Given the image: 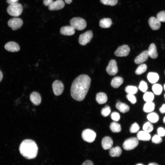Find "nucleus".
<instances>
[{
    "mask_svg": "<svg viewBox=\"0 0 165 165\" xmlns=\"http://www.w3.org/2000/svg\"><path fill=\"white\" fill-rule=\"evenodd\" d=\"M110 128L111 130L114 133L120 132L121 130L120 125L115 122H112L111 123Z\"/></svg>",
    "mask_w": 165,
    "mask_h": 165,
    "instance_id": "28",
    "label": "nucleus"
},
{
    "mask_svg": "<svg viewBox=\"0 0 165 165\" xmlns=\"http://www.w3.org/2000/svg\"><path fill=\"white\" fill-rule=\"evenodd\" d=\"M107 97L106 94L103 92H99L96 96V99L97 102L100 104L105 103L107 101Z\"/></svg>",
    "mask_w": 165,
    "mask_h": 165,
    "instance_id": "23",
    "label": "nucleus"
},
{
    "mask_svg": "<svg viewBox=\"0 0 165 165\" xmlns=\"http://www.w3.org/2000/svg\"><path fill=\"white\" fill-rule=\"evenodd\" d=\"M93 37V33L91 30H88L79 35V42L82 46L86 45L91 41Z\"/></svg>",
    "mask_w": 165,
    "mask_h": 165,
    "instance_id": "7",
    "label": "nucleus"
},
{
    "mask_svg": "<svg viewBox=\"0 0 165 165\" xmlns=\"http://www.w3.org/2000/svg\"><path fill=\"white\" fill-rule=\"evenodd\" d=\"M3 78V74L2 72L0 70V82L1 81Z\"/></svg>",
    "mask_w": 165,
    "mask_h": 165,
    "instance_id": "49",
    "label": "nucleus"
},
{
    "mask_svg": "<svg viewBox=\"0 0 165 165\" xmlns=\"http://www.w3.org/2000/svg\"><path fill=\"white\" fill-rule=\"evenodd\" d=\"M111 109L110 107L108 105H106L103 108L101 112V114L104 117H107L110 114Z\"/></svg>",
    "mask_w": 165,
    "mask_h": 165,
    "instance_id": "36",
    "label": "nucleus"
},
{
    "mask_svg": "<svg viewBox=\"0 0 165 165\" xmlns=\"http://www.w3.org/2000/svg\"><path fill=\"white\" fill-rule=\"evenodd\" d=\"M53 1V0H43V3L45 6H48Z\"/></svg>",
    "mask_w": 165,
    "mask_h": 165,
    "instance_id": "44",
    "label": "nucleus"
},
{
    "mask_svg": "<svg viewBox=\"0 0 165 165\" xmlns=\"http://www.w3.org/2000/svg\"><path fill=\"white\" fill-rule=\"evenodd\" d=\"M30 100L35 105H39L41 101V97L40 94L38 92L34 91L32 92L30 96Z\"/></svg>",
    "mask_w": 165,
    "mask_h": 165,
    "instance_id": "18",
    "label": "nucleus"
},
{
    "mask_svg": "<svg viewBox=\"0 0 165 165\" xmlns=\"http://www.w3.org/2000/svg\"><path fill=\"white\" fill-rule=\"evenodd\" d=\"M147 119L150 122L156 123L158 121L159 116L156 113L151 112L147 115Z\"/></svg>",
    "mask_w": 165,
    "mask_h": 165,
    "instance_id": "29",
    "label": "nucleus"
},
{
    "mask_svg": "<svg viewBox=\"0 0 165 165\" xmlns=\"http://www.w3.org/2000/svg\"><path fill=\"white\" fill-rule=\"evenodd\" d=\"M125 90L127 94L134 95L137 93L138 89L136 86H128L126 87Z\"/></svg>",
    "mask_w": 165,
    "mask_h": 165,
    "instance_id": "32",
    "label": "nucleus"
},
{
    "mask_svg": "<svg viewBox=\"0 0 165 165\" xmlns=\"http://www.w3.org/2000/svg\"><path fill=\"white\" fill-rule=\"evenodd\" d=\"M148 51L149 56L152 58L156 59L158 57L156 48L155 44H151Z\"/></svg>",
    "mask_w": 165,
    "mask_h": 165,
    "instance_id": "20",
    "label": "nucleus"
},
{
    "mask_svg": "<svg viewBox=\"0 0 165 165\" xmlns=\"http://www.w3.org/2000/svg\"><path fill=\"white\" fill-rule=\"evenodd\" d=\"M164 89L165 90V84H164Z\"/></svg>",
    "mask_w": 165,
    "mask_h": 165,
    "instance_id": "53",
    "label": "nucleus"
},
{
    "mask_svg": "<svg viewBox=\"0 0 165 165\" xmlns=\"http://www.w3.org/2000/svg\"><path fill=\"white\" fill-rule=\"evenodd\" d=\"M19 0H6L7 3L9 5L17 3Z\"/></svg>",
    "mask_w": 165,
    "mask_h": 165,
    "instance_id": "47",
    "label": "nucleus"
},
{
    "mask_svg": "<svg viewBox=\"0 0 165 165\" xmlns=\"http://www.w3.org/2000/svg\"><path fill=\"white\" fill-rule=\"evenodd\" d=\"M112 24V21L109 18H103L99 21V26L103 28H109Z\"/></svg>",
    "mask_w": 165,
    "mask_h": 165,
    "instance_id": "24",
    "label": "nucleus"
},
{
    "mask_svg": "<svg viewBox=\"0 0 165 165\" xmlns=\"http://www.w3.org/2000/svg\"><path fill=\"white\" fill-rule=\"evenodd\" d=\"M148 23L151 28L154 30L159 29L161 26L160 22L156 18L152 16L148 20Z\"/></svg>",
    "mask_w": 165,
    "mask_h": 165,
    "instance_id": "17",
    "label": "nucleus"
},
{
    "mask_svg": "<svg viewBox=\"0 0 165 165\" xmlns=\"http://www.w3.org/2000/svg\"><path fill=\"white\" fill-rule=\"evenodd\" d=\"M130 51V48L128 45H123L117 49L114 54L117 57H126L129 54Z\"/></svg>",
    "mask_w": 165,
    "mask_h": 165,
    "instance_id": "11",
    "label": "nucleus"
},
{
    "mask_svg": "<svg viewBox=\"0 0 165 165\" xmlns=\"http://www.w3.org/2000/svg\"><path fill=\"white\" fill-rule=\"evenodd\" d=\"M123 82V78L120 76H116L112 80L111 85L113 87L116 88L119 87Z\"/></svg>",
    "mask_w": 165,
    "mask_h": 165,
    "instance_id": "22",
    "label": "nucleus"
},
{
    "mask_svg": "<svg viewBox=\"0 0 165 165\" xmlns=\"http://www.w3.org/2000/svg\"><path fill=\"white\" fill-rule=\"evenodd\" d=\"M144 100L147 102H152L154 99V94L150 92L146 91L143 95Z\"/></svg>",
    "mask_w": 165,
    "mask_h": 165,
    "instance_id": "31",
    "label": "nucleus"
},
{
    "mask_svg": "<svg viewBox=\"0 0 165 165\" xmlns=\"http://www.w3.org/2000/svg\"><path fill=\"white\" fill-rule=\"evenodd\" d=\"M148 81L152 83H155L159 79V76L158 74L156 72H150L148 73L147 76Z\"/></svg>",
    "mask_w": 165,
    "mask_h": 165,
    "instance_id": "26",
    "label": "nucleus"
},
{
    "mask_svg": "<svg viewBox=\"0 0 165 165\" xmlns=\"http://www.w3.org/2000/svg\"><path fill=\"white\" fill-rule=\"evenodd\" d=\"M138 140L143 141H149L151 138V136L149 133L144 130L138 132L137 135Z\"/></svg>",
    "mask_w": 165,
    "mask_h": 165,
    "instance_id": "19",
    "label": "nucleus"
},
{
    "mask_svg": "<svg viewBox=\"0 0 165 165\" xmlns=\"http://www.w3.org/2000/svg\"><path fill=\"white\" fill-rule=\"evenodd\" d=\"M65 6V3L63 0H56L53 1L48 6L50 10H57L63 8Z\"/></svg>",
    "mask_w": 165,
    "mask_h": 165,
    "instance_id": "12",
    "label": "nucleus"
},
{
    "mask_svg": "<svg viewBox=\"0 0 165 165\" xmlns=\"http://www.w3.org/2000/svg\"><path fill=\"white\" fill-rule=\"evenodd\" d=\"M106 71L110 75H114L118 72V68L116 61L113 59L111 60L106 68Z\"/></svg>",
    "mask_w": 165,
    "mask_h": 165,
    "instance_id": "10",
    "label": "nucleus"
},
{
    "mask_svg": "<svg viewBox=\"0 0 165 165\" xmlns=\"http://www.w3.org/2000/svg\"><path fill=\"white\" fill-rule=\"evenodd\" d=\"M91 83V79L85 74L77 77L71 85L70 93L72 97L75 100L81 101L85 98L88 91Z\"/></svg>",
    "mask_w": 165,
    "mask_h": 165,
    "instance_id": "1",
    "label": "nucleus"
},
{
    "mask_svg": "<svg viewBox=\"0 0 165 165\" xmlns=\"http://www.w3.org/2000/svg\"><path fill=\"white\" fill-rule=\"evenodd\" d=\"M70 23L71 26L78 30H82L86 26V20L81 17H74L70 20Z\"/></svg>",
    "mask_w": 165,
    "mask_h": 165,
    "instance_id": "4",
    "label": "nucleus"
},
{
    "mask_svg": "<svg viewBox=\"0 0 165 165\" xmlns=\"http://www.w3.org/2000/svg\"><path fill=\"white\" fill-rule=\"evenodd\" d=\"M60 31L61 33L63 35L70 36L75 34V29L71 26H66L62 27Z\"/></svg>",
    "mask_w": 165,
    "mask_h": 165,
    "instance_id": "15",
    "label": "nucleus"
},
{
    "mask_svg": "<svg viewBox=\"0 0 165 165\" xmlns=\"http://www.w3.org/2000/svg\"><path fill=\"white\" fill-rule=\"evenodd\" d=\"M156 18L160 22H165V11L158 13L157 14Z\"/></svg>",
    "mask_w": 165,
    "mask_h": 165,
    "instance_id": "39",
    "label": "nucleus"
},
{
    "mask_svg": "<svg viewBox=\"0 0 165 165\" xmlns=\"http://www.w3.org/2000/svg\"><path fill=\"white\" fill-rule=\"evenodd\" d=\"M5 49L10 52H16L20 50L19 45L16 42L10 41L7 43L5 45Z\"/></svg>",
    "mask_w": 165,
    "mask_h": 165,
    "instance_id": "13",
    "label": "nucleus"
},
{
    "mask_svg": "<svg viewBox=\"0 0 165 165\" xmlns=\"http://www.w3.org/2000/svg\"><path fill=\"white\" fill-rule=\"evenodd\" d=\"M21 155L28 159L35 158L38 152V148L35 142L31 140L25 139L23 141L19 147Z\"/></svg>",
    "mask_w": 165,
    "mask_h": 165,
    "instance_id": "2",
    "label": "nucleus"
},
{
    "mask_svg": "<svg viewBox=\"0 0 165 165\" xmlns=\"http://www.w3.org/2000/svg\"><path fill=\"white\" fill-rule=\"evenodd\" d=\"M140 129L138 124L135 123L132 124L130 128V131L131 133H135L138 132Z\"/></svg>",
    "mask_w": 165,
    "mask_h": 165,
    "instance_id": "40",
    "label": "nucleus"
},
{
    "mask_svg": "<svg viewBox=\"0 0 165 165\" xmlns=\"http://www.w3.org/2000/svg\"><path fill=\"white\" fill-rule=\"evenodd\" d=\"M157 134L161 137L165 136V129L162 127H159L157 130Z\"/></svg>",
    "mask_w": 165,
    "mask_h": 165,
    "instance_id": "43",
    "label": "nucleus"
},
{
    "mask_svg": "<svg viewBox=\"0 0 165 165\" xmlns=\"http://www.w3.org/2000/svg\"></svg>",
    "mask_w": 165,
    "mask_h": 165,
    "instance_id": "55",
    "label": "nucleus"
},
{
    "mask_svg": "<svg viewBox=\"0 0 165 165\" xmlns=\"http://www.w3.org/2000/svg\"><path fill=\"white\" fill-rule=\"evenodd\" d=\"M7 11L11 16L15 17L19 16L23 11L22 5L17 2L10 4L7 9Z\"/></svg>",
    "mask_w": 165,
    "mask_h": 165,
    "instance_id": "3",
    "label": "nucleus"
},
{
    "mask_svg": "<svg viewBox=\"0 0 165 165\" xmlns=\"http://www.w3.org/2000/svg\"><path fill=\"white\" fill-rule=\"evenodd\" d=\"M152 143L155 144H159L161 143L162 141V137L157 134H155L152 138Z\"/></svg>",
    "mask_w": 165,
    "mask_h": 165,
    "instance_id": "38",
    "label": "nucleus"
},
{
    "mask_svg": "<svg viewBox=\"0 0 165 165\" xmlns=\"http://www.w3.org/2000/svg\"><path fill=\"white\" fill-rule=\"evenodd\" d=\"M101 145L104 149H109L112 147L113 145V141L110 137H105L102 139Z\"/></svg>",
    "mask_w": 165,
    "mask_h": 165,
    "instance_id": "16",
    "label": "nucleus"
},
{
    "mask_svg": "<svg viewBox=\"0 0 165 165\" xmlns=\"http://www.w3.org/2000/svg\"><path fill=\"white\" fill-rule=\"evenodd\" d=\"M148 165H159L156 163H149V164H148Z\"/></svg>",
    "mask_w": 165,
    "mask_h": 165,
    "instance_id": "50",
    "label": "nucleus"
},
{
    "mask_svg": "<svg viewBox=\"0 0 165 165\" xmlns=\"http://www.w3.org/2000/svg\"><path fill=\"white\" fill-rule=\"evenodd\" d=\"M147 66L145 64H141L137 68L135 73L137 75H140L144 73L147 70Z\"/></svg>",
    "mask_w": 165,
    "mask_h": 165,
    "instance_id": "33",
    "label": "nucleus"
},
{
    "mask_svg": "<svg viewBox=\"0 0 165 165\" xmlns=\"http://www.w3.org/2000/svg\"><path fill=\"white\" fill-rule=\"evenodd\" d=\"M72 0H64L65 2L68 4H70L72 2Z\"/></svg>",
    "mask_w": 165,
    "mask_h": 165,
    "instance_id": "48",
    "label": "nucleus"
},
{
    "mask_svg": "<svg viewBox=\"0 0 165 165\" xmlns=\"http://www.w3.org/2000/svg\"><path fill=\"white\" fill-rule=\"evenodd\" d=\"M101 2L106 5L114 6L118 2V0H100Z\"/></svg>",
    "mask_w": 165,
    "mask_h": 165,
    "instance_id": "37",
    "label": "nucleus"
},
{
    "mask_svg": "<svg viewBox=\"0 0 165 165\" xmlns=\"http://www.w3.org/2000/svg\"><path fill=\"white\" fill-rule=\"evenodd\" d=\"M143 129V130L149 133L153 130V127L150 122H148L144 124Z\"/></svg>",
    "mask_w": 165,
    "mask_h": 165,
    "instance_id": "34",
    "label": "nucleus"
},
{
    "mask_svg": "<svg viewBox=\"0 0 165 165\" xmlns=\"http://www.w3.org/2000/svg\"><path fill=\"white\" fill-rule=\"evenodd\" d=\"M126 97L127 99L132 104H134L137 102L136 97L134 94H127Z\"/></svg>",
    "mask_w": 165,
    "mask_h": 165,
    "instance_id": "42",
    "label": "nucleus"
},
{
    "mask_svg": "<svg viewBox=\"0 0 165 165\" xmlns=\"http://www.w3.org/2000/svg\"><path fill=\"white\" fill-rule=\"evenodd\" d=\"M122 151L121 148L118 146L112 147L109 151L110 156L112 157H118L121 154Z\"/></svg>",
    "mask_w": 165,
    "mask_h": 165,
    "instance_id": "21",
    "label": "nucleus"
},
{
    "mask_svg": "<svg viewBox=\"0 0 165 165\" xmlns=\"http://www.w3.org/2000/svg\"><path fill=\"white\" fill-rule=\"evenodd\" d=\"M116 106L117 109L123 113L128 112L130 109V107L127 105L121 102L117 103Z\"/></svg>",
    "mask_w": 165,
    "mask_h": 165,
    "instance_id": "25",
    "label": "nucleus"
},
{
    "mask_svg": "<svg viewBox=\"0 0 165 165\" xmlns=\"http://www.w3.org/2000/svg\"><path fill=\"white\" fill-rule=\"evenodd\" d=\"M82 165H94L93 162L90 160H86L84 162Z\"/></svg>",
    "mask_w": 165,
    "mask_h": 165,
    "instance_id": "45",
    "label": "nucleus"
},
{
    "mask_svg": "<svg viewBox=\"0 0 165 165\" xmlns=\"http://www.w3.org/2000/svg\"><path fill=\"white\" fill-rule=\"evenodd\" d=\"M136 165H144L141 163H138L136 164Z\"/></svg>",
    "mask_w": 165,
    "mask_h": 165,
    "instance_id": "52",
    "label": "nucleus"
},
{
    "mask_svg": "<svg viewBox=\"0 0 165 165\" xmlns=\"http://www.w3.org/2000/svg\"><path fill=\"white\" fill-rule=\"evenodd\" d=\"M138 88L141 91L145 93L148 89V85L145 81L142 80L140 83Z\"/></svg>",
    "mask_w": 165,
    "mask_h": 165,
    "instance_id": "35",
    "label": "nucleus"
},
{
    "mask_svg": "<svg viewBox=\"0 0 165 165\" xmlns=\"http://www.w3.org/2000/svg\"><path fill=\"white\" fill-rule=\"evenodd\" d=\"M138 140L137 138L132 137L126 139L123 145V149L126 150H130L136 148L138 145Z\"/></svg>",
    "mask_w": 165,
    "mask_h": 165,
    "instance_id": "5",
    "label": "nucleus"
},
{
    "mask_svg": "<svg viewBox=\"0 0 165 165\" xmlns=\"http://www.w3.org/2000/svg\"><path fill=\"white\" fill-rule=\"evenodd\" d=\"M148 57V51H144L135 58L134 62L136 64H142L147 60Z\"/></svg>",
    "mask_w": 165,
    "mask_h": 165,
    "instance_id": "14",
    "label": "nucleus"
},
{
    "mask_svg": "<svg viewBox=\"0 0 165 165\" xmlns=\"http://www.w3.org/2000/svg\"><path fill=\"white\" fill-rule=\"evenodd\" d=\"M53 92L56 96L61 95L64 90V85L62 82L57 80H55L52 84Z\"/></svg>",
    "mask_w": 165,
    "mask_h": 165,
    "instance_id": "8",
    "label": "nucleus"
},
{
    "mask_svg": "<svg viewBox=\"0 0 165 165\" xmlns=\"http://www.w3.org/2000/svg\"><path fill=\"white\" fill-rule=\"evenodd\" d=\"M164 98H165V94H164Z\"/></svg>",
    "mask_w": 165,
    "mask_h": 165,
    "instance_id": "54",
    "label": "nucleus"
},
{
    "mask_svg": "<svg viewBox=\"0 0 165 165\" xmlns=\"http://www.w3.org/2000/svg\"><path fill=\"white\" fill-rule=\"evenodd\" d=\"M22 20L18 18H13L10 19L8 22V25L12 30L15 31L20 28L23 25Z\"/></svg>",
    "mask_w": 165,
    "mask_h": 165,
    "instance_id": "9",
    "label": "nucleus"
},
{
    "mask_svg": "<svg viewBox=\"0 0 165 165\" xmlns=\"http://www.w3.org/2000/svg\"><path fill=\"white\" fill-rule=\"evenodd\" d=\"M111 118L113 121L117 122L120 119V116L119 113L116 112H113L111 114Z\"/></svg>",
    "mask_w": 165,
    "mask_h": 165,
    "instance_id": "41",
    "label": "nucleus"
},
{
    "mask_svg": "<svg viewBox=\"0 0 165 165\" xmlns=\"http://www.w3.org/2000/svg\"><path fill=\"white\" fill-rule=\"evenodd\" d=\"M155 105L152 102H147L144 105L143 111L146 113L151 112L154 109Z\"/></svg>",
    "mask_w": 165,
    "mask_h": 165,
    "instance_id": "27",
    "label": "nucleus"
},
{
    "mask_svg": "<svg viewBox=\"0 0 165 165\" xmlns=\"http://www.w3.org/2000/svg\"><path fill=\"white\" fill-rule=\"evenodd\" d=\"M96 134L93 130L87 129L84 130L82 134V139L86 142L92 143L95 140Z\"/></svg>",
    "mask_w": 165,
    "mask_h": 165,
    "instance_id": "6",
    "label": "nucleus"
},
{
    "mask_svg": "<svg viewBox=\"0 0 165 165\" xmlns=\"http://www.w3.org/2000/svg\"><path fill=\"white\" fill-rule=\"evenodd\" d=\"M163 123L165 124V116L164 117L163 119Z\"/></svg>",
    "mask_w": 165,
    "mask_h": 165,
    "instance_id": "51",
    "label": "nucleus"
},
{
    "mask_svg": "<svg viewBox=\"0 0 165 165\" xmlns=\"http://www.w3.org/2000/svg\"><path fill=\"white\" fill-rule=\"evenodd\" d=\"M152 90L153 93L156 95H160L163 90L162 86L159 84H155L152 86Z\"/></svg>",
    "mask_w": 165,
    "mask_h": 165,
    "instance_id": "30",
    "label": "nucleus"
},
{
    "mask_svg": "<svg viewBox=\"0 0 165 165\" xmlns=\"http://www.w3.org/2000/svg\"><path fill=\"white\" fill-rule=\"evenodd\" d=\"M159 111L161 113H165V104H163L162 106L160 108Z\"/></svg>",
    "mask_w": 165,
    "mask_h": 165,
    "instance_id": "46",
    "label": "nucleus"
}]
</instances>
